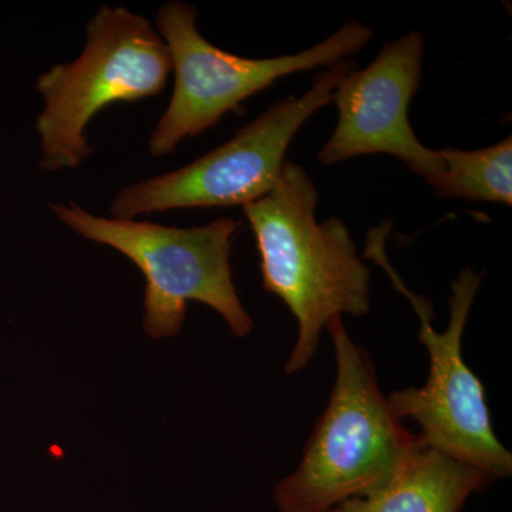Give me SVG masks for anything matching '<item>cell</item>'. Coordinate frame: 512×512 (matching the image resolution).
I'll return each instance as SVG.
<instances>
[{
    "instance_id": "cell-10",
    "label": "cell",
    "mask_w": 512,
    "mask_h": 512,
    "mask_svg": "<svg viewBox=\"0 0 512 512\" xmlns=\"http://www.w3.org/2000/svg\"><path fill=\"white\" fill-rule=\"evenodd\" d=\"M443 168L426 178L439 198L512 204V138L464 151L439 150Z\"/></svg>"
},
{
    "instance_id": "cell-2",
    "label": "cell",
    "mask_w": 512,
    "mask_h": 512,
    "mask_svg": "<svg viewBox=\"0 0 512 512\" xmlns=\"http://www.w3.org/2000/svg\"><path fill=\"white\" fill-rule=\"evenodd\" d=\"M336 379L298 468L276 485L279 512H329L392 483L424 446L403 426L377 380L372 357L350 339L342 316L329 320Z\"/></svg>"
},
{
    "instance_id": "cell-5",
    "label": "cell",
    "mask_w": 512,
    "mask_h": 512,
    "mask_svg": "<svg viewBox=\"0 0 512 512\" xmlns=\"http://www.w3.org/2000/svg\"><path fill=\"white\" fill-rule=\"evenodd\" d=\"M59 220L83 238L126 255L146 276L144 329L151 338L174 336L183 326L188 302L220 313L237 338L254 322L232 281V237L241 222L221 218L195 228L96 217L74 202L50 204Z\"/></svg>"
},
{
    "instance_id": "cell-9",
    "label": "cell",
    "mask_w": 512,
    "mask_h": 512,
    "mask_svg": "<svg viewBox=\"0 0 512 512\" xmlns=\"http://www.w3.org/2000/svg\"><path fill=\"white\" fill-rule=\"evenodd\" d=\"M494 481L480 468L424 444L392 483L329 512H460L471 495L488 490Z\"/></svg>"
},
{
    "instance_id": "cell-6",
    "label": "cell",
    "mask_w": 512,
    "mask_h": 512,
    "mask_svg": "<svg viewBox=\"0 0 512 512\" xmlns=\"http://www.w3.org/2000/svg\"><path fill=\"white\" fill-rule=\"evenodd\" d=\"M198 13L188 3H164L157 13L158 35L174 70L167 110L148 141L153 157L173 153L187 137H197L238 109L249 97L289 74L330 67L356 55L373 39V30L349 20L328 39L295 55L247 59L208 42L197 28Z\"/></svg>"
},
{
    "instance_id": "cell-3",
    "label": "cell",
    "mask_w": 512,
    "mask_h": 512,
    "mask_svg": "<svg viewBox=\"0 0 512 512\" xmlns=\"http://www.w3.org/2000/svg\"><path fill=\"white\" fill-rule=\"evenodd\" d=\"M393 224L384 221L367 234L363 258L372 259L389 275L392 285L412 303L420 320L419 339L429 353V377L421 387H407L387 396L399 419L420 426L427 447L480 468L498 478L512 473V454L495 436L483 383L463 359V336L483 272L466 268L451 284L450 322L444 332L431 325L433 305L410 291L390 264L386 239Z\"/></svg>"
},
{
    "instance_id": "cell-7",
    "label": "cell",
    "mask_w": 512,
    "mask_h": 512,
    "mask_svg": "<svg viewBox=\"0 0 512 512\" xmlns=\"http://www.w3.org/2000/svg\"><path fill=\"white\" fill-rule=\"evenodd\" d=\"M352 70V60L333 64L315 77L303 96L276 101L231 140L194 163L128 185L114 198L111 215L116 220H133L181 208L245 207L265 197L281 177L286 151L299 128L332 103L336 84Z\"/></svg>"
},
{
    "instance_id": "cell-4",
    "label": "cell",
    "mask_w": 512,
    "mask_h": 512,
    "mask_svg": "<svg viewBox=\"0 0 512 512\" xmlns=\"http://www.w3.org/2000/svg\"><path fill=\"white\" fill-rule=\"evenodd\" d=\"M171 72L164 40L144 16L101 6L87 25V43L72 63L56 64L37 79L45 97L36 131L46 173L76 168L92 154L87 124L114 103L154 97Z\"/></svg>"
},
{
    "instance_id": "cell-8",
    "label": "cell",
    "mask_w": 512,
    "mask_h": 512,
    "mask_svg": "<svg viewBox=\"0 0 512 512\" xmlns=\"http://www.w3.org/2000/svg\"><path fill=\"white\" fill-rule=\"evenodd\" d=\"M424 37L407 33L386 43L365 69L346 73L333 90L338 124L319 151L323 165L353 157L387 154L424 180L443 168L439 151L421 144L409 121V107L421 82Z\"/></svg>"
},
{
    "instance_id": "cell-1",
    "label": "cell",
    "mask_w": 512,
    "mask_h": 512,
    "mask_svg": "<svg viewBox=\"0 0 512 512\" xmlns=\"http://www.w3.org/2000/svg\"><path fill=\"white\" fill-rule=\"evenodd\" d=\"M318 200L308 171L285 163L274 190L242 207L261 256L265 291L278 296L298 322L288 375L311 363L333 316H365L372 306L369 266L345 222L318 221Z\"/></svg>"
}]
</instances>
